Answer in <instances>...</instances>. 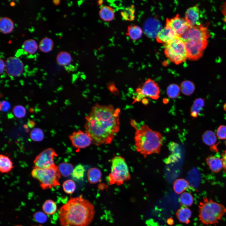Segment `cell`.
I'll list each match as a JSON object with an SVG mask.
<instances>
[{"label": "cell", "mask_w": 226, "mask_h": 226, "mask_svg": "<svg viewBox=\"0 0 226 226\" xmlns=\"http://www.w3.org/2000/svg\"><path fill=\"white\" fill-rule=\"evenodd\" d=\"M30 138L33 141L40 142L42 141L44 137V134L43 130L38 128H34L30 133Z\"/></svg>", "instance_id": "38"}, {"label": "cell", "mask_w": 226, "mask_h": 226, "mask_svg": "<svg viewBox=\"0 0 226 226\" xmlns=\"http://www.w3.org/2000/svg\"><path fill=\"white\" fill-rule=\"evenodd\" d=\"M167 223L169 225H172L174 223V221L172 218H170L167 219Z\"/></svg>", "instance_id": "47"}, {"label": "cell", "mask_w": 226, "mask_h": 226, "mask_svg": "<svg viewBox=\"0 0 226 226\" xmlns=\"http://www.w3.org/2000/svg\"><path fill=\"white\" fill-rule=\"evenodd\" d=\"M32 226H42V225H33Z\"/></svg>", "instance_id": "52"}, {"label": "cell", "mask_w": 226, "mask_h": 226, "mask_svg": "<svg viewBox=\"0 0 226 226\" xmlns=\"http://www.w3.org/2000/svg\"><path fill=\"white\" fill-rule=\"evenodd\" d=\"M176 215L180 222L188 224L190 222L192 212L188 207H183L177 211Z\"/></svg>", "instance_id": "18"}, {"label": "cell", "mask_w": 226, "mask_h": 226, "mask_svg": "<svg viewBox=\"0 0 226 226\" xmlns=\"http://www.w3.org/2000/svg\"><path fill=\"white\" fill-rule=\"evenodd\" d=\"M103 0H99L98 1V5L100 6L103 3Z\"/></svg>", "instance_id": "50"}, {"label": "cell", "mask_w": 226, "mask_h": 226, "mask_svg": "<svg viewBox=\"0 0 226 226\" xmlns=\"http://www.w3.org/2000/svg\"><path fill=\"white\" fill-rule=\"evenodd\" d=\"M225 145H226V139L225 140Z\"/></svg>", "instance_id": "54"}, {"label": "cell", "mask_w": 226, "mask_h": 226, "mask_svg": "<svg viewBox=\"0 0 226 226\" xmlns=\"http://www.w3.org/2000/svg\"><path fill=\"white\" fill-rule=\"evenodd\" d=\"M62 186L63 191L68 194L73 193L76 188V184L72 179L65 180L62 184Z\"/></svg>", "instance_id": "37"}, {"label": "cell", "mask_w": 226, "mask_h": 226, "mask_svg": "<svg viewBox=\"0 0 226 226\" xmlns=\"http://www.w3.org/2000/svg\"><path fill=\"white\" fill-rule=\"evenodd\" d=\"M73 146L77 149L85 148L92 143L90 136L85 131L73 132L69 137Z\"/></svg>", "instance_id": "11"}, {"label": "cell", "mask_w": 226, "mask_h": 226, "mask_svg": "<svg viewBox=\"0 0 226 226\" xmlns=\"http://www.w3.org/2000/svg\"><path fill=\"white\" fill-rule=\"evenodd\" d=\"M14 226H23L22 225H17Z\"/></svg>", "instance_id": "53"}, {"label": "cell", "mask_w": 226, "mask_h": 226, "mask_svg": "<svg viewBox=\"0 0 226 226\" xmlns=\"http://www.w3.org/2000/svg\"><path fill=\"white\" fill-rule=\"evenodd\" d=\"M160 22L154 18H150L147 20L143 25L144 31L145 35L151 38L156 37L158 34L162 30Z\"/></svg>", "instance_id": "14"}, {"label": "cell", "mask_w": 226, "mask_h": 226, "mask_svg": "<svg viewBox=\"0 0 226 226\" xmlns=\"http://www.w3.org/2000/svg\"><path fill=\"white\" fill-rule=\"evenodd\" d=\"M72 58L70 54L66 51L60 52L57 55L56 60L57 63L61 66H64L69 64Z\"/></svg>", "instance_id": "30"}, {"label": "cell", "mask_w": 226, "mask_h": 226, "mask_svg": "<svg viewBox=\"0 0 226 226\" xmlns=\"http://www.w3.org/2000/svg\"><path fill=\"white\" fill-rule=\"evenodd\" d=\"M120 110L112 105L96 104L86 117L85 132L92 143L99 146L111 143L120 129Z\"/></svg>", "instance_id": "1"}, {"label": "cell", "mask_w": 226, "mask_h": 226, "mask_svg": "<svg viewBox=\"0 0 226 226\" xmlns=\"http://www.w3.org/2000/svg\"><path fill=\"white\" fill-rule=\"evenodd\" d=\"M202 139L207 145L213 147L216 146L217 138L215 133L212 131L207 130L203 134Z\"/></svg>", "instance_id": "26"}, {"label": "cell", "mask_w": 226, "mask_h": 226, "mask_svg": "<svg viewBox=\"0 0 226 226\" xmlns=\"http://www.w3.org/2000/svg\"><path fill=\"white\" fill-rule=\"evenodd\" d=\"M221 11L225 16L223 19L224 21L226 23V2L221 6Z\"/></svg>", "instance_id": "44"}, {"label": "cell", "mask_w": 226, "mask_h": 226, "mask_svg": "<svg viewBox=\"0 0 226 226\" xmlns=\"http://www.w3.org/2000/svg\"><path fill=\"white\" fill-rule=\"evenodd\" d=\"M142 30L139 26L131 24L128 27L126 35L131 40H137L142 37Z\"/></svg>", "instance_id": "23"}, {"label": "cell", "mask_w": 226, "mask_h": 226, "mask_svg": "<svg viewBox=\"0 0 226 226\" xmlns=\"http://www.w3.org/2000/svg\"><path fill=\"white\" fill-rule=\"evenodd\" d=\"M52 2L53 3L54 5H58L60 3V1L55 0L53 1Z\"/></svg>", "instance_id": "48"}, {"label": "cell", "mask_w": 226, "mask_h": 226, "mask_svg": "<svg viewBox=\"0 0 226 226\" xmlns=\"http://www.w3.org/2000/svg\"><path fill=\"white\" fill-rule=\"evenodd\" d=\"M189 185V183L187 180L183 178H180L176 179L174 182L173 188L176 193L180 194L187 189Z\"/></svg>", "instance_id": "24"}, {"label": "cell", "mask_w": 226, "mask_h": 226, "mask_svg": "<svg viewBox=\"0 0 226 226\" xmlns=\"http://www.w3.org/2000/svg\"><path fill=\"white\" fill-rule=\"evenodd\" d=\"M12 161L9 157L3 154L0 155V171L1 173H7L13 168Z\"/></svg>", "instance_id": "20"}, {"label": "cell", "mask_w": 226, "mask_h": 226, "mask_svg": "<svg viewBox=\"0 0 226 226\" xmlns=\"http://www.w3.org/2000/svg\"><path fill=\"white\" fill-rule=\"evenodd\" d=\"M22 48L27 53L32 54L36 51L38 45L34 40L29 39L24 41L22 45Z\"/></svg>", "instance_id": "28"}, {"label": "cell", "mask_w": 226, "mask_h": 226, "mask_svg": "<svg viewBox=\"0 0 226 226\" xmlns=\"http://www.w3.org/2000/svg\"><path fill=\"white\" fill-rule=\"evenodd\" d=\"M0 73H3L5 69V63L3 61V60L1 58L0 59Z\"/></svg>", "instance_id": "45"}, {"label": "cell", "mask_w": 226, "mask_h": 226, "mask_svg": "<svg viewBox=\"0 0 226 226\" xmlns=\"http://www.w3.org/2000/svg\"><path fill=\"white\" fill-rule=\"evenodd\" d=\"M142 102L144 104L146 105L148 104V100L146 98H144L142 100Z\"/></svg>", "instance_id": "49"}, {"label": "cell", "mask_w": 226, "mask_h": 226, "mask_svg": "<svg viewBox=\"0 0 226 226\" xmlns=\"http://www.w3.org/2000/svg\"><path fill=\"white\" fill-rule=\"evenodd\" d=\"M10 107V104L6 101H3L0 103V109L3 111H7Z\"/></svg>", "instance_id": "42"}, {"label": "cell", "mask_w": 226, "mask_h": 226, "mask_svg": "<svg viewBox=\"0 0 226 226\" xmlns=\"http://www.w3.org/2000/svg\"><path fill=\"white\" fill-rule=\"evenodd\" d=\"M199 221L204 225H216L226 213V207L211 198L203 197L199 203Z\"/></svg>", "instance_id": "4"}, {"label": "cell", "mask_w": 226, "mask_h": 226, "mask_svg": "<svg viewBox=\"0 0 226 226\" xmlns=\"http://www.w3.org/2000/svg\"><path fill=\"white\" fill-rule=\"evenodd\" d=\"M136 92L137 95L133 103L139 102L147 97L157 100L159 98L160 93L158 84L150 78L147 80L141 88L137 89Z\"/></svg>", "instance_id": "9"}, {"label": "cell", "mask_w": 226, "mask_h": 226, "mask_svg": "<svg viewBox=\"0 0 226 226\" xmlns=\"http://www.w3.org/2000/svg\"><path fill=\"white\" fill-rule=\"evenodd\" d=\"M135 8L134 5H132L126 8L121 12L122 19L130 21L134 20L135 18Z\"/></svg>", "instance_id": "32"}, {"label": "cell", "mask_w": 226, "mask_h": 226, "mask_svg": "<svg viewBox=\"0 0 226 226\" xmlns=\"http://www.w3.org/2000/svg\"><path fill=\"white\" fill-rule=\"evenodd\" d=\"M179 201L181 206L183 207H188L192 205L194 198L191 194L187 192H184L181 194Z\"/></svg>", "instance_id": "34"}, {"label": "cell", "mask_w": 226, "mask_h": 226, "mask_svg": "<svg viewBox=\"0 0 226 226\" xmlns=\"http://www.w3.org/2000/svg\"><path fill=\"white\" fill-rule=\"evenodd\" d=\"M99 15L100 19L105 22H110L115 18V13L114 9L107 6H103L99 12Z\"/></svg>", "instance_id": "19"}, {"label": "cell", "mask_w": 226, "mask_h": 226, "mask_svg": "<svg viewBox=\"0 0 226 226\" xmlns=\"http://www.w3.org/2000/svg\"><path fill=\"white\" fill-rule=\"evenodd\" d=\"M85 169L84 166L81 164H79L74 168L72 176L73 179L79 180L83 178Z\"/></svg>", "instance_id": "35"}, {"label": "cell", "mask_w": 226, "mask_h": 226, "mask_svg": "<svg viewBox=\"0 0 226 226\" xmlns=\"http://www.w3.org/2000/svg\"><path fill=\"white\" fill-rule=\"evenodd\" d=\"M206 162L210 169L214 173L219 172L223 168L221 159L216 156H208L206 159Z\"/></svg>", "instance_id": "17"}, {"label": "cell", "mask_w": 226, "mask_h": 226, "mask_svg": "<svg viewBox=\"0 0 226 226\" xmlns=\"http://www.w3.org/2000/svg\"><path fill=\"white\" fill-rule=\"evenodd\" d=\"M223 109L224 110L226 111V102L223 105Z\"/></svg>", "instance_id": "51"}, {"label": "cell", "mask_w": 226, "mask_h": 226, "mask_svg": "<svg viewBox=\"0 0 226 226\" xmlns=\"http://www.w3.org/2000/svg\"><path fill=\"white\" fill-rule=\"evenodd\" d=\"M200 16V10L197 5L190 7L187 10L185 19L189 28L201 24L199 22Z\"/></svg>", "instance_id": "15"}, {"label": "cell", "mask_w": 226, "mask_h": 226, "mask_svg": "<svg viewBox=\"0 0 226 226\" xmlns=\"http://www.w3.org/2000/svg\"><path fill=\"white\" fill-rule=\"evenodd\" d=\"M31 174L34 178L39 181L40 186L43 190L51 189L60 185L59 180L61 175L58 166L55 164L46 168H34Z\"/></svg>", "instance_id": "5"}, {"label": "cell", "mask_w": 226, "mask_h": 226, "mask_svg": "<svg viewBox=\"0 0 226 226\" xmlns=\"http://www.w3.org/2000/svg\"><path fill=\"white\" fill-rule=\"evenodd\" d=\"M94 214V205L80 196L71 197L59 208L58 217L61 226H88Z\"/></svg>", "instance_id": "2"}, {"label": "cell", "mask_w": 226, "mask_h": 226, "mask_svg": "<svg viewBox=\"0 0 226 226\" xmlns=\"http://www.w3.org/2000/svg\"><path fill=\"white\" fill-rule=\"evenodd\" d=\"M53 46L54 43L52 40L47 37L42 39L39 44L40 50L44 53L48 52L51 51Z\"/></svg>", "instance_id": "33"}, {"label": "cell", "mask_w": 226, "mask_h": 226, "mask_svg": "<svg viewBox=\"0 0 226 226\" xmlns=\"http://www.w3.org/2000/svg\"><path fill=\"white\" fill-rule=\"evenodd\" d=\"M216 135L220 139H226V126H220L217 129Z\"/></svg>", "instance_id": "41"}, {"label": "cell", "mask_w": 226, "mask_h": 226, "mask_svg": "<svg viewBox=\"0 0 226 226\" xmlns=\"http://www.w3.org/2000/svg\"><path fill=\"white\" fill-rule=\"evenodd\" d=\"M130 178L129 168L125 158L120 156L114 157L111 160V171L108 176L109 184L120 186Z\"/></svg>", "instance_id": "6"}, {"label": "cell", "mask_w": 226, "mask_h": 226, "mask_svg": "<svg viewBox=\"0 0 226 226\" xmlns=\"http://www.w3.org/2000/svg\"><path fill=\"white\" fill-rule=\"evenodd\" d=\"M164 45V53L171 62L179 64L185 62L187 58L184 43L180 38Z\"/></svg>", "instance_id": "8"}, {"label": "cell", "mask_w": 226, "mask_h": 226, "mask_svg": "<svg viewBox=\"0 0 226 226\" xmlns=\"http://www.w3.org/2000/svg\"><path fill=\"white\" fill-rule=\"evenodd\" d=\"M134 127L136 130L134 139L137 151L145 158L152 154L159 153L163 142L162 134L146 125L138 129L136 126Z\"/></svg>", "instance_id": "3"}, {"label": "cell", "mask_w": 226, "mask_h": 226, "mask_svg": "<svg viewBox=\"0 0 226 226\" xmlns=\"http://www.w3.org/2000/svg\"><path fill=\"white\" fill-rule=\"evenodd\" d=\"M180 88L181 92L187 96L192 94L195 89L194 84L189 80H185L181 82Z\"/></svg>", "instance_id": "29"}, {"label": "cell", "mask_w": 226, "mask_h": 226, "mask_svg": "<svg viewBox=\"0 0 226 226\" xmlns=\"http://www.w3.org/2000/svg\"><path fill=\"white\" fill-rule=\"evenodd\" d=\"M57 155L53 149H46L35 157L33 161L34 168L43 169L52 166L55 164L54 158Z\"/></svg>", "instance_id": "10"}, {"label": "cell", "mask_w": 226, "mask_h": 226, "mask_svg": "<svg viewBox=\"0 0 226 226\" xmlns=\"http://www.w3.org/2000/svg\"><path fill=\"white\" fill-rule=\"evenodd\" d=\"M58 167L61 175L65 177L72 175L74 168L72 164L65 162L60 164Z\"/></svg>", "instance_id": "31"}, {"label": "cell", "mask_w": 226, "mask_h": 226, "mask_svg": "<svg viewBox=\"0 0 226 226\" xmlns=\"http://www.w3.org/2000/svg\"><path fill=\"white\" fill-rule=\"evenodd\" d=\"M178 38L179 36L171 27L165 26L158 34L156 40L164 45Z\"/></svg>", "instance_id": "16"}, {"label": "cell", "mask_w": 226, "mask_h": 226, "mask_svg": "<svg viewBox=\"0 0 226 226\" xmlns=\"http://www.w3.org/2000/svg\"><path fill=\"white\" fill-rule=\"evenodd\" d=\"M7 74L10 76L17 77L20 76L24 68V64L19 57L10 56L5 62Z\"/></svg>", "instance_id": "12"}, {"label": "cell", "mask_w": 226, "mask_h": 226, "mask_svg": "<svg viewBox=\"0 0 226 226\" xmlns=\"http://www.w3.org/2000/svg\"><path fill=\"white\" fill-rule=\"evenodd\" d=\"M180 88L178 85L175 84H171L169 85L167 89V94L170 98H176L180 95Z\"/></svg>", "instance_id": "36"}, {"label": "cell", "mask_w": 226, "mask_h": 226, "mask_svg": "<svg viewBox=\"0 0 226 226\" xmlns=\"http://www.w3.org/2000/svg\"><path fill=\"white\" fill-rule=\"evenodd\" d=\"M205 100L202 98L196 99L194 101L190 110L191 116L193 118L197 117L204 106Z\"/></svg>", "instance_id": "22"}, {"label": "cell", "mask_w": 226, "mask_h": 226, "mask_svg": "<svg viewBox=\"0 0 226 226\" xmlns=\"http://www.w3.org/2000/svg\"><path fill=\"white\" fill-rule=\"evenodd\" d=\"M102 174L100 170L96 168H92L88 171L87 174L89 182L92 184H96L101 178Z\"/></svg>", "instance_id": "25"}, {"label": "cell", "mask_w": 226, "mask_h": 226, "mask_svg": "<svg viewBox=\"0 0 226 226\" xmlns=\"http://www.w3.org/2000/svg\"><path fill=\"white\" fill-rule=\"evenodd\" d=\"M166 26L171 27L179 37L189 28L185 19L181 18L178 14L171 19H167Z\"/></svg>", "instance_id": "13"}, {"label": "cell", "mask_w": 226, "mask_h": 226, "mask_svg": "<svg viewBox=\"0 0 226 226\" xmlns=\"http://www.w3.org/2000/svg\"><path fill=\"white\" fill-rule=\"evenodd\" d=\"M208 38L202 34L195 35L184 42L187 58L191 60H197L203 55L207 47Z\"/></svg>", "instance_id": "7"}, {"label": "cell", "mask_w": 226, "mask_h": 226, "mask_svg": "<svg viewBox=\"0 0 226 226\" xmlns=\"http://www.w3.org/2000/svg\"><path fill=\"white\" fill-rule=\"evenodd\" d=\"M46 215L44 212H37L34 214L33 218L36 221L40 223H43L47 220V218Z\"/></svg>", "instance_id": "40"}, {"label": "cell", "mask_w": 226, "mask_h": 226, "mask_svg": "<svg viewBox=\"0 0 226 226\" xmlns=\"http://www.w3.org/2000/svg\"><path fill=\"white\" fill-rule=\"evenodd\" d=\"M42 209L46 214L52 215L55 214L57 210L56 202L51 199L46 200L43 204Z\"/></svg>", "instance_id": "27"}, {"label": "cell", "mask_w": 226, "mask_h": 226, "mask_svg": "<svg viewBox=\"0 0 226 226\" xmlns=\"http://www.w3.org/2000/svg\"><path fill=\"white\" fill-rule=\"evenodd\" d=\"M28 125L30 127H33L35 125V123L33 121L30 120L28 122Z\"/></svg>", "instance_id": "46"}, {"label": "cell", "mask_w": 226, "mask_h": 226, "mask_svg": "<svg viewBox=\"0 0 226 226\" xmlns=\"http://www.w3.org/2000/svg\"><path fill=\"white\" fill-rule=\"evenodd\" d=\"M221 159L223 163V168L226 172V150L221 154Z\"/></svg>", "instance_id": "43"}, {"label": "cell", "mask_w": 226, "mask_h": 226, "mask_svg": "<svg viewBox=\"0 0 226 226\" xmlns=\"http://www.w3.org/2000/svg\"><path fill=\"white\" fill-rule=\"evenodd\" d=\"M14 116L18 118H22L25 116L26 114L25 108L21 105L15 106L13 110Z\"/></svg>", "instance_id": "39"}, {"label": "cell", "mask_w": 226, "mask_h": 226, "mask_svg": "<svg viewBox=\"0 0 226 226\" xmlns=\"http://www.w3.org/2000/svg\"><path fill=\"white\" fill-rule=\"evenodd\" d=\"M14 28V23L13 21L10 18L6 17H3L0 19V30L1 32L4 34L10 33Z\"/></svg>", "instance_id": "21"}]
</instances>
